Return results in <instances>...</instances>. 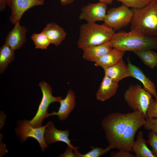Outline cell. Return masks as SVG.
Segmentation results:
<instances>
[{"instance_id":"cell-1","label":"cell","mask_w":157,"mask_h":157,"mask_svg":"<svg viewBox=\"0 0 157 157\" xmlns=\"http://www.w3.org/2000/svg\"><path fill=\"white\" fill-rule=\"evenodd\" d=\"M146 122L143 113L134 111L111 113L103 119L101 124L108 146L131 152L136 133Z\"/></svg>"},{"instance_id":"cell-2","label":"cell","mask_w":157,"mask_h":157,"mask_svg":"<svg viewBox=\"0 0 157 157\" xmlns=\"http://www.w3.org/2000/svg\"><path fill=\"white\" fill-rule=\"evenodd\" d=\"M113 48L123 51L157 49V37L130 31L115 33L110 40Z\"/></svg>"},{"instance_id":"cell-3","label":"cell","mask_w":157,"mask_h":157,"mask_svg":"<svg viewBox=\"0 0 157 157\" xmlns=\"http://www.w3.org/2000/svg\"><path fill=\"white\" fill-rule=\"evenodd\" d=\"M132 9L130 31L157 37V0L142 8Z\"/></svg>"},{"instance_id":"cell-4","label":"cell","mask_w":157,"mask_h":157,"mask_svg":"<svg viewBox=\"0 0 157 157\" xmlns=\"http://www.w3.org/2000/svg\"><path fill=\"white\" fill-rule=\"evenodd\" d=\"M77 42L78 48L82 50L102 44L110 41L115 33L113 29L104 23H87L81 25Z\"/></svg>"},{"instance_id":"cell-5","label":"cell","mask_w":157,"mask_h":157,"mask_svg":"<svg viewBox=\"0 0 157 157\" xmlns=\"http://www.w3.org/2000/svg\"><path fill=\"white\" fill-rule=\"evenodd\" d=\"M152 98V95L138 83L131 84L124 94L125 101L129 107L133 111L143 113L146 118Z\"/></svg>"},{"instance_id":"cell-6","label":"cell","mask_w":157,"mask_h":157,"mask_svg":"<svg viewBox=\"0 0 157 157\" xmlns=\"http://www.w3.org/2000/svg\"><path fill=\"white\" fill-rule=\"evenodd\" d=\"M39 85L42 94V99L35 115L31 120L28 121L31 125L35 128L42 126L44 119L49 117L47 109L49 105L53 102H59L62 99L61 97L53 95L52 88L48 83L42 81Z\"/></svg>"},{"instance_id":"cell-7","label":"cell","mask_w":157,"mask_h":157,"mask_svg":"<svg viewBox=\"0 0 157 157\" xmlns=\"http://www.w3.org/2000/svg\"><path fill=\"white\" fill-rule=\"evenodd\" d=\"M51 122L43 126L35 128L25 119L19 121L17 123V127L15 129L16 133L22 143L25 142L29 138H34L39 143L41 151H44L48 147L45 140V133L47 127Z\"/></svg>"},{"instance_id":"cell-8","label":"cell","mask_w":157,"mask_h":157,"mask_svg":"<svg viewBox=\"0 0 157 157\" xmlns=\"http://www.w3.org/2000/svg\"><path fill=\"white\" fill-rule=\"evenodd\" d=\"M133 15V9L123 5L108 9L103 21L113 29L118 30L130 23Z\"/></svg>"},{"instance_id":"cell-9","label":"cell","mask_w":157,"mask_h":157,"mask_svg":"<svg viewBox=\"0 0 157 157\" xmlns=\"http://www.w3.org/2000/svg\"><path fill=\"white\" fill-rule=\"evenodd\" d=\"M107 5L100 2L88 4L82 8L79 16V19L85 20L87 23L103 21L107 12Z\"/></svg>"},{"instance_id":"cell-10","label":"cell","mask_w":157,"mask_h":157,"mask_svg":"<svg viewBox=\"0 0 157 157\" xmlns=\"http://www.w3.org/2000/svg\"><path fill=\"white\" fill-rule=\"evenodd\" d=\"M44 0H9L8 5L11 10L10 21L13 24L20 22L24 13L35 6L43 5Z\"/></svg>"},{"instance_id":"cell-11","label":"cell","mask_w":157,"mask_h":157,"mask_svg":"<svg viewBox=\"0 0 157 157\" xmlns=\"http://www.w3.org/2000/svg\"><path fill=\"white\" fill-rule=\"evenodd\" d=\"M69 129L61 131L56 129L53 122L51 121L46 129L44 134L45 142L48 145L58 142H64L76 152L80 148L78 147H74L71 143V140L69 137Z\"/></svg>"},{"instance_id":"cell-12","label":"cell","mask_w":157,"mask_h":157,"mask_svg":"<svg viewBox=\"0 0 157 157\" xmlns=\"http://www.w3.org/2000/svg\"><path fill=\"white\" fill-rule=\"evenodd\" d=\"M13 28L8 33L5 42L13 50L20 48L26 40L27 29L24 26H21L20 22L16 23Z\"/></svg>"},{"instance_id":"cell-13","label":"cell","mask_w":157,"mask_h":157,"mask_svg":"<svg viewBox=\"0 0 157 157\" xmlns=\"http://www.w3.org/2000/svg\"><path fill=\"white\" fill-rule=\"evenodd\" d=\"M127 66L130 77L134 78L140 81L144 88L154 96L157 101V92L155 84L147 77L138 67L132 64L129 58H127Z\"/></svg>"},{"instance_id":"cell-14","label":"cell","mask_w":157,"mask_h":157,"mask_svg":"<svg viewBox=\"0 0 157 157\" xmlns=\"http://www.w3.org/2000/svg\"><path fill=\"white\" fill-rule=\"evenodd\" d=\"M75 99L76 95L74 91L72 90H69L65 98L62 99L59 102L60 106L58 111L57 112L53 111L49 113V116L56 115L60 121L66 120L75 107Z\"/></svg>"},{"instance_id":"cell-15","label":"cell","mask_w":157,"mask_h":157,"mask_svg":"<svg viewBox=\"0 0 157 157\" xmlns=\"http://www.w3.org/2000/svg\"><path fill=\"white\" fill-rule=\"evenodd\" d=\"M118 82L105 75L96 93L97 99L104 102L113 96L117 92Z\"/></svg>"},{"instance_id":"cell-16","label":"cell","mask_w":157,"mask_h":157,"mask_svg":"<svg viewBox=\"0 0 157 157\" xmlns=\"http://www.w3.org/2000/svg\"><path fill=\"white\" fill-rule=\"evenodd\" d=\"M42 32L47 35L51 44L56 46L61 44L67 34L62 28L54 22L47 24Z\"/></svg>"},{"instance_id":"cell-17","label":"cell","mask_w":157,"mask_h":157,"mask_svg":"<svg viewBox=\"0 0 157 157\" xmlns=\"http://www.w3.org/2000/svg\"><path fill=\"white\" fill-rule=\"evenodd\" d=\"M113 48L110 41L100 45L89 47L82 50V57L86 60L95 63Z\"/></svg>"},{"instance_id":"cell-18","label":"cell","mask_w":157,"mask_h":157,"mask_svg":"<svg viewBox=\"0 0 157 157\" xmlns=\"http://www.w3.org/2000/svg\"><path fill=\"white\" fill-rule=\"evenodd\" d=\"M125 51L113 48L95 63L96 67L105 69L122 60Z\"/></svg>"},{"instance_id":"cell-19","label":"cell","mask_w":157,"mask_h":157,"mask_svg":"<svg viewBox=\"0 0 157 157\" xmlns=\"http://www.w3.org/2000/svg\"><path fill=\"white\" fill-rule=\"evenodd\" d=\"M104 69L105 75L118 82L125 78L130 77L127 65L123 59Z\"/></svg>"},{"instance_id":"cell-20","label":"cell","mask_w":157,"mask_h":157,"mask_svg":"<svg viewBox=\"0 0 157 157\" xmlns=\"http://www.w3.org/2000/svg\"><path fill=\"white\" fill-rule=\"evenodd\" d=\"M143 136L142 131H139L132 147L131 151L135 153V157H156L152 151L148 148L147 141Z\"/></svg>"},{"instance_id":"cell-21","label":"cell","mask_w":157,"mask_h":157,"mask_svg":"<svg viewBox=\"0 0 157 157\" xmlns=\"http://www.w3.org/2000/svg\"><path fill=\"white\" fill-rule=\"evenodd\" d=\"M15 58L14 50L6 43L0 49V72L2 74Z\"/></svg>"},{"instance_id":"cell-22","label":"cell","mask_w":157,"mask_h":157,"mask_svg":"<svg viewBox=\"0 0 157 157\" xmlns=\"http://www.w3.org/2000/svg\"><path fill=\"white\" fill-rule=\"evenodd\" d=\"M143 63L148 67L153 69L157 62V53L151 49L142 50L133 52Z\"/></svg>"},{"instance_id":"cell-23","label":"cell","mask_w":157,"mask_h":157,"mask_svg":"<svg viewBox=\"0 0 157 157\" xmlns=\"http://www.w3.org/2000/svg\"><path fill=\"white\" fill-rule=\"evenodd\" d=\"M31 38L36 49H47L51 44L47 37L42 32L38 33H33Z\"/></svg>"},{"instance_id":"cell-24","label":"cell","mask_w":157,"mask_h":157,"mask_svg":"<svg viewBox=\"0 0 157 157\" xmlns=\"http://www.w3.org/2000/svg\"><path fill=\"white\" fill-rule=\"evenodd\" d=\"M112 147L108 146L105 148L97 147L92 148L90 151L83 154L78 151L75 152L76 157H99L102 155L108 153Z\"/></svg>"},{"instance_id":"cell-25","label":"cell","mask_w":157,"mask_h":157,"mask_svg":"<svg viewBox=\"0 0 157 157\" xmlns=\"http://www.w3.org/2000/svg\"><path fill=\"white\" fill-rule=\"evenodd\" d=\"M154 0H117L129 8L140 9L147 6Z\"/></svg>"},{"instance_id":"cell-26","label":"cell","mask_w":157,"mask_h":157,"mask_svg":"<svg viewBox=\"0 0 157 157\" xmlns=\"http://www.w3.org/2000/svg\"><path fill=\"white\" fill-rule=\"evenodd\" d=\"M147 135V143L152 147L153 153L156 157H157V134L154 131H151Z\"/></svg>"},{"instance_id":"cell-27","label":"cell","mask_w":157,"mask_h":157,"mask_svg":"<svg viewBox=\"0 0 157 157\" xmlns=\"http://www.w3.org/2000/svg\"><path fill=\"white\" fill-rule=\"evenodd\" d=\"M146 117L157 118V101L152 98L148 108Z\"/></svg>"},{"instance_id":"cell-28","label":"cell","mask_w":157,"mask_h":157,"mask_svg":"<svg viewBox=\"0 0 157 157\" xmlns=\"http://www.w3.org/2000/svg\"><path fill=\"white\" fill-rule=\"evenodd\" d=\"M146 120L144 126L145 129L148 131H153L157 134V119L146 117Z\"/></svg>"},{"instance_id":"cell-29","label":"cell","mask_w":157,"mask_h":157,"mask_svg":"<svg viewBox=\"0 0 157 157\" xmlns=\"http://www.w3.org/2000/svg\"><path fill=\"white\" fill-rule=\"evenodd\" d=\"M110 156L111 157H135V155L130 152L123 150H119L117 152H112Z\"/></svg>"},{"instance_id":"cell-30","label":"cell","mask_w":157,"mask_h":157,"mask_svg":"<svg viewBox=\"0 0 157 157\" xmlns=\"http://www.w3.org/2000/svg\"><path fill=\"white\" fill-rule=\"evenodd\" d=\"M73 149L70 147H67L65 152L61 154L58 156L61 157H76L75 152H73Z\"/></svg>"},{"instance_id":"cell-31","label":"cell","mask_w":157,"mask_h":157,"mask_svg":"<svg viewBox=\"0 0 157 157\" xmlns=\"http://www.w3.org/2000/svg\"><path fill=\"white\" fill-rule=\"evenodd\" d=\"M9 0H0V10L3 11L8 5Z\"/></svg>"},{"instance_id":"cell-32","label":"cell","mask_w":157,"mask_h":157,"mask_svg":"<svg viewBox=\"0 0 157 157\" xmlns=\"http://www.w3.org/2000/svg\"><path fill=\"white\" fill-rule=\"evenodd\" d=\"M74 0H60L61 4L63 6L70 4L73 3Z\"/></svg>"},{"instance_id":"cell-33","label":"cell","mask_w":157,"mask_h":157,"mask_svg":"<svg viewBox=\"0 0 157 157\" xmlns=\"http://www.w3.org/2000/svg\"><path fill=\"white\" fill-rule=\"evenodd\" d=\"M99 2H102L106 4L111 3L114 0H98Z\"/></svg>"},{"instance_id":"cell-34","label":"cell","mask_w":157,"mask_h":157,"mask_svg":"<svg viewBox=\"0 0 157 157\" xmlns=\"http://www.w3.org/2000/svg\"><path fill=\"white\" fill-rule=\"evenodd\" d=\"M156 67L157 68V63H156Z\"/></svg>"}]
</instances>
